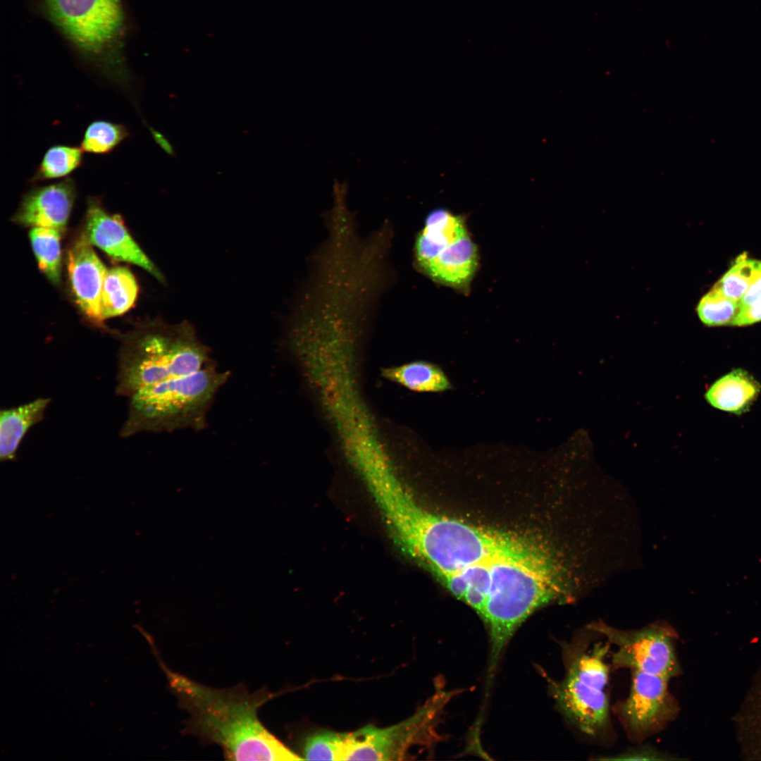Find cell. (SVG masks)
<instances>
[{
    "label": "cell",
    "mask_w": 761,
    "mask_h": 761,
    "mask_svg": "<svg viewBox=\"0 0 761 761\" xmlns=\"http://www.w3.org/2000/svg\"><path fill=\"white\" fill-rule=\"evenodd\" d=\"M373 493L407 550L440 577L500 559H538L545 555L517 536L425 510L392 478L378 484Z\"/></svg>",
    "instance_id": "1"
},
{
    "label": "cell",
    "mask_w": 761,
    "mask_h": 761,
    "mask_svg": "<svg viewBox=\"0 0 761 761\" xmlns=\"http://www.w3.org/2000/svg\"><path fill=\"white\" fill-rule=\"evenodd\" d=\"M168 688L189 718L182 732L218 745L228 760H301L261 721L262 706L277 694L265 687L250 692L240 683L214 688L171 669L154 652Z\"/></svg>",
    "instance_id": "2"
},
{
    "label": "cell",
    "mask_w": 761,
    "mask_h": 761,
    "mask_svg": "<svg viewBox=\"0 0 761 761\" xmlns=\"http://www.w3.org/2000/svg\"><path fill=\"white\" fill-rule=\"evenodd\" d=\"M45 17L75 53L125 93L132 79L125 55L126 18L122 0H40Z\"/></svg>",
    "instance_id": "3"
},
{
    "label": "cell",
    "mask_w": 761,
    "mask_h": 761,
    "mask_svg": "<svg viewBox=\"0 0 761 761\" xmlns=\"http://www.w3.org/2000/svg\"><path fill=\"white\" fill-rule=\"evenodd\" d=\"M209 360V348L189 322L147 323L123 339L116 394L130 397L145 387L198 371Z\"/></svg>",
    "instance_id": "4"
},
{
    "label": "cell",
    "mask_w": 761,
    "mask_h": 761,
    "mask_svg": "<svg viewBox=\"0 0 761 761\" xmlns=\"http://www.w3.org/2000/svg\"><path fill=\"white\" fill-rule=\"evenodd\" d=\"M228 378V372L209 364L198 371L142 388L128 397L120 435L203 428L214 396Z\"/></svg>",
    "instance_id": "5"
},
{
    "label": "cell",
    "mask_w": 761,
    "mask_h": 761,
    "mask_svg": "<svg viewBox=\"0 0 761 761\" xmlns=\"http://www.w3.org/2000/svg\"><path fill=\"white\" fill-rule=\"evenodd\" d=\"M552 575L547 559L490 562L488 590L481 614L490 638L489 676H492L518 626L536 609L556 598Z\"/></svg>",
    "instance_id": "6"
},
{
    "label": "cell",
    "mask_w": 761,
    "mask_h": 761,
    "mask_svg": "<svg viewBox=\"0 0 761 761\" xmlns=\"http://www.w3.org/2000/svg\"><path fill=\"white\" fill-rule=\"evenodd\" d=\"M590 631L562 646L565 674L552 682L551 691L558 707L581 733L597 738L610 728V703L606 688L610 665L605 658L610 643L592 645Z\"/></svg>",
    "instance_id": "7"
},
{
    "label": "cell",
    "mask_w": 761,
    "mask_h": 761,
    "mask_svg": "<svg viewBox=\"0 0 761 761\" xmlns=\"http://www.w3.org/2000/svg\"><path fill=\"white\" fill-rule=\"evenodd\" d=\"M451 695L440 691L415 714L393 726L369 725L345 733L344 760H402L410 748L433 738L437 714Z\"/></svg>",
    "instance_id": "8"
},
{
    "label": "cell",
    "mask_w": 761,
    "mask_h": 761,
    "mask_svg": "<svg viewBox=\"0 0 761 761\" xmlns=\"http://www.w3.org/2000/svg\"><path fill=\"white\" fill-rule=\"evenodd\" d=\"M586 629L616 646L612 655V665L615 669L638 670L669 679L681 672L675 648L676 633L665 624L655 623L639 629L624 630L599 621L588 624Z\"/></svg>",
    "instance_id": "9"
},
{
    "label": "cell",
    "mask_w": 761,
    "mask_h": 761,
    "mask_svg": "<svg viewBox=\"0 0 761 761\" xmlns=\"http://www.w3.org/2000/svg\"><path fill=\"white\" fill-rule=\"evenodd\" d=\"M631 671L628 696L615 705V712L630 739L641 741L663 729L679 712L670 693V679L638 670Z\"/></svg>",
    "instance_id": "10"
},
{
    "label": "cell",
    "mask_w": 761,
    "mask_h": 761,
    "mask_svg": "<svg viewBox=\"0 0 761 761\" xmlns=\"http://www.w3.org/2000/svg\"><path fill=\"white\" fill-rule=\"evenodd\" d=\"M85 216V235L114 259L144 269L161 282L163 276L130 236L120 215L109 213L98 197H89Z\"/></svg>",
    "instance_id": "11"
},
{
    "label": "cell",
    "mask_w": 761,
    "mask_h": 761,
    "mask_svg": "<svg viewBox=\"0 0 761 761\" xmlns=\"http://www.w3.org/2000/svg\"><path fill=\"white\" fill-rule=\"evenodd\" d=\"M77 196L73 177L33 186L23 194L12 220L22 225L64 231Z\"/></svg>",
    "instance_id": "12"
},
{
    "label": "cell",
    "mask_w": 761,
    "mask_h": 761,
    "mask_svg": "<svg viewBox=\"0 0 761 761\" xmlns=\"http://www.w3.org/2000/svg\"><path fill=\"white\" fill-rule=\"evenodd\" d=\"M67 266L76 303L86 316L96 323H101V295L108 269L84 233L70 246Z\"/></svg>",
    "instance_id": "13"
},
{
    "label": "cell",
    "mask_w": 761,
    "mask_h": 761,
    "mask_svg": "<svg viewBox=\"0 0 761 761\" xmlns=\"http://www.w3.org/2000/svg\"><path fill=\"white\" fill-rule=\"evenodd\" d=\"M478 265L477 248L468 235L442 248L420 270L435 282L463 288L471 280Z\"/></svg>",
    "instance_id": "14"
},
{
    "label": "cell",
    "mask_w": 761,
    "mask_h": 761,
    "mask_svg": "<svg viewBox=\"0 0 761 761\" xmlns=\"http://www.w3.org/2000/svg\"><path fill=\"white\" fill-rule=\"evenodd\" d=\"M463 217L438 208L426 216L424 226L415 242V259L420 269L431 261L439 251L468 235Z\"/></svg>",
    "instance_id": "15"
},
{
    "label": "cell",
    "mask_w": 761,
    "mask_h": 761,
    "mask_svg": "<svg viewBox=\"0 0 761 761\" xmlns=\"http://www.w3.org/2000/svg\"><path fill=\"white\" fill-rule=\"evenodd\" d=\"M760 390V383L750 373L736 369L715 380L705 398L715 409L740 415L750 409Z\"/></svg>",
    "instance_id": "16"
},
{
    "label": "cell",
    "mask_w": 761,
    "mask_h": 761,
    "mask_svg": "<svg viewBox=\"0 0 761 761\" xmlns=\"http://www.w3.org/2000/svg\"><path fill=\"white\" fill-rule=\"evenodd\" d=\"M51 400L40 397L25 404L5 409L0 412V459L10 461L28 430L44 419Z\"/></svg>",
    "instance_id": "17"
},
{
    "label": "cell",
    "mask_w": 761,
    "mask_h": 761,
    "mask_svg": "<svg viewBox=\"0 0 761 761\" xmlns=\"http://www.w3.org/2000/svg\"><path fill=\"white\" fill-rule=\"evenodd\" d=\"M380 374L389 381L417 392H441L452 388L444 371L438 365L424 360L382 368Z\"/></svg>",
    "instance_id": "18"
},
{
    "label": "cell",
    "mask_w": 761,
    "mask_h": 761,
    "mask_svg": "<svg viewBox=\"0 0 761 761\" xmlns=\"http://www.w3.org/2000/svg\"><path fill=\"white\" fill-rule=\"evenodd\" d=\"M138 286L130 271L123 266L107 270L101 295V320L121 315L137 298Z\"/></svg>",
    "instance_id": "19"
},
{
    "label": "cell",
    "mask_w": 761,
    "mask_h": 761,
    "mask_svg": "<svg viewBox=\"0 0 761 761\" xmlns=\"http://www.w3.org/2000/svg\"><path fill=\"white\" fill-rule=\"evenodd\" d=\"M84 153L80 146L66 144L51 145L44 153L28 182L35 185L70 177L83 165Z\"/></svg>",
    "instance_id": "20"
},
{
    "label": "cell",
    "mask_w": 761,
    "mask_h": 761,
    "mask_svg": "<svg viewBox=\"0 0 761 761\" xmlns=\"http://www.w3.org/2000/svg\"><path fill=\"white\" fill-rule=\"evenodd\" d=\"M61 233L53 228L33 227L29 234L40 270L55 285L61 282Z\"/></svg>",
    "instance_id": "21"
},
{
    "label": "cell",
    "mask_w": 761,
    "mask_h": 761,
    "mask_svg": "<svg viewBox=\"0 0 761 761\" xmlns=\"http://www.w3.org/2000/svg\"><path fill=\"white\" fill-rule=\"evenodd\" d=\"M130 136V132L125 125L96 119L86 126L80 146L85 153L107 155Z\"/></svg>",
    "instance_id": "22"
},
{
    "label": "cell",
    "mask_w": 761,
    "mask_h": 761,
    "mask_svg": "<svg viewBox=\"0 0 761 761\" xmlns=\"http://www.w3.org/2000/svg\"><path fill=\"white\" fill-rule=\"evenodd\" d=\"M738 311L739 302L725 297L716 286L700 298L696 307L699 319L709 327L731 326Z\"/></svg>",
    "instance_id": "23"
},
{
    "label": "cell",
    "mask_w": 761,
    "mask_h": 761,
    "mask_svg": "<svg viewBox=\"0 0 761 761\" xmlns=\"http://www.w3.org/2000/svg\"><path fill=\"white\" fill-rule=\"evenodd\" d=\"M758 262L746 254H741L714 286L727 298L739 302L750 287Z\"/></svg>",
    "instance_id": "24"
},
{
    "label": "cell",
    "mask_w": 761,
    "mask_h": 761,
    "mask_svg": "<svg viewBox=\"0 0 761 761\" xmlns=\"http://www.w3.org/2000/svg\"><path fill=\"white\" fill-rule=\"evenodd\" d=\"M345 733L320 731L307 736L303 743L304 759L344 760Z\"/></svg>",
    "instance_id": "25"
},
{
    "label": "cell",
    "mask_w": 761,
    "mask_h": 761,
    "mask_svg": "<svg viewBox=\"0 0 761 761\" xmlns=\"http://www.w3.org/2000/svg\"><path fill=\"white\" fill-rule=\"evenodd\" d=\"M672 758L669 755L655 750L650 746H641L627 750L616 756L608 757L606 760H669Z\"/></svg>",
    "instance_id": "26"
},
{
    "label": "cell",
    "mask_w": 761,
    "mask_h": 761,
    "mask_svg": "<svg viewBox=\"0 0 761 761\" xmlns=\"http://www.w3.org/2000/svg\"><path fill=\"white\" fill-rule=\"evenodd\" d=\"M761 321V297L747 307L741 308L731 326H745Z\"/></svg>",
    "instance_id": "27"
},
{
    "label": "cell",
    "mask_w": 761,
    "mask_h": 761,
    "mask_svg": "<svg viewBox=\"0 0 761 761\" xmlns=\"http://www.w3.org/2000/svg\"><path fill=\"white\" fill-rule=\"evenodd\" d=\"M761 297V261H759L756 271L745 294L739 302V309L748 306Z\"/></svg>",
    "instance_id": "28"
},
{
    "label": "cell",
    "mask_w": 761,
    "mask_h": 761,
    "mask_svg": "<svg viewBox=\"0 0 761 761\" xmlns=\"http://www.w3.org/2000/svg\"><path fill=\"white\" fill-rule=\"evenodd\" d=\"M149 130L159 147L169 156L176 157V151L169 140L161 132L148 125Z\"/></svg>",
    "instance_id": "29"
}]
</instances>
